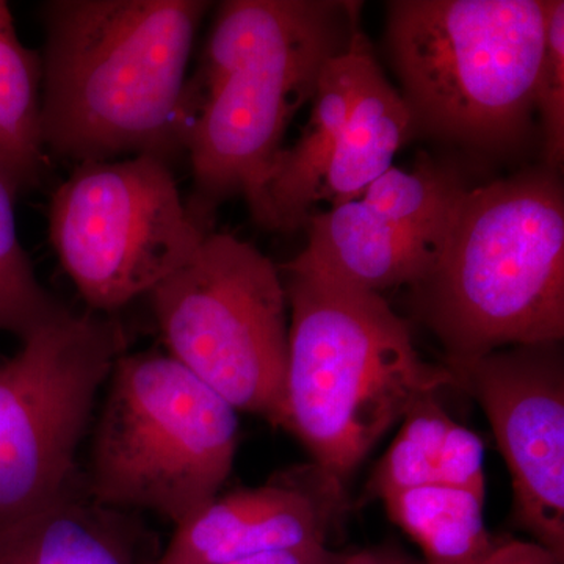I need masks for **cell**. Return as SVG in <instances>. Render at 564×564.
Here are the masks:
<instances>
[{
	"mask_svg": "<svg viewBox=\"0 0 564 564\" xmlns=\"http://www.w3.org/2000/svg\"><path fill=\"white\" fill-rule=\"evenodd\" d=\"M210 2L51 0L41 7V133L47 154L107 162L184 154L187 68Z\"/></svg>",
	"mask_w": 564,
	"mask_h": 564,
	"instance_id": "1",
	"label": "cell"
},
{
	"mask_svg": "<svg viewBox=\"0 0 564 564\" xmlns=\"http://www.w3.org/2000/svg\"><path fill=\"white\" fill-rule=\"evenodd\" d=\"M361 3L228 0L187 80L193 191L187 209L212 231L215 210L242 195L252 218L284 147L285 131L313 99L323 66L358 32Z\"/></svg>",
	"mask_w": 564,
	"mask_h": 564,
	"instance_id": "2",
	"label": "cell"
},
{
	"mask_svg": "<svg viewBox=\"0 0 564 564\" xmlns=\"http://www.w3.org/2000/svg\"><path fill=\"white\" fill-rule=\"evenodd\" d=\"M291 307L280 429L345 480L422 397L455 388L377 292L284 265Z\"/></svg>",
	"mask_w": 564,
	"mask_h": 564,
	"instance_id": "3",
	"label": "cell"
},
{
	"mask_svg": "<svg viewBox=\"0 0 564 564\" xmlns=\"http://www.w3.org/2000/svg\"><path fill=\"white\" fill-rule=\"evenodd\" d=\"M413 289L445 361L513 345L562 344L564 195L552 173L467 187L443 250Z\"/></svg>",
	"mask_w": 564,
	"mask_h": 564,
	"instance_id": "4",
	"label": "cell"
},
{
	"mask_svg": "<svg viewBox=\"0 0 564 564\" xmlns=\"http://www.w3.org/2000/svg\"><path fill=\"white\" fill-rule=\"evenodd\" d=\"M549 0H392L389 55L414 129L485 151L521 143L536 111Z\"/></svg>",
	"mask_w": 564,
	"mask_h": 564,
	"instance_id": "5",
	"label": "cell"
},
{
	"mask_svg": "<svg viewBox=\"0 0 564 564\" xmlns=\"http://www.w3.org/2000/svg\"><path fill=\"white\" fill-rule=\"evenodd\" d=\"M237 414L169 352H124L107 381L85 492L113 510L151 511L180 525L231 475Z\"/></svg>",
	"mask_w": 564,
	"mask_h": 564,
	"instance_id": "6",
	"label": "cell"
},
{
	"mask_svg": "<svg viewBox=\"0 0 564 564\" xmlns=\"http://www.w3.org/2000/svg\"><path fill=\"white\" fill-rule=\"evenodd\" d=\"M148 296L170 356L237 413L280 426L289 304L267 256L231 234L209 232Z\"/></svg>",
	"mask_w": 564,
	"mask_h": 564,
	"instance_id": "7",
	"label": "cell"
},
{
	"mask_svg": "<svg viewBox=\"0 0 564 564\" xmlns=\"http://www.w3.org/2000/svg\"><path fill=\"white\" fill-rule=\"evenodd\" d=\"M0 362V527L76 491L96 399L126 352L110 314L66 311Z\"/></svg>",
	"mask_w": 564,
	"mask_h": 564,
	"instance_id": "8",
	"label": "cell"
},
{
	"mask_svg": "<svg viewBox=\"0 0 564 564\" xmlns=\"http://www.w3.org/2000/svg\"><path fill=\"white\" fill-rule=\"evenodd\" d=\"M209 229L154 155L80 163L52 196L50 239L93 313L113 314L191 261Z\"/></svg>",
	"mask_w": 564,
	"mask_h": 564,
	"instance_id": "9",
	"label": "cell"
},
{
	"mask_svg": "<svg viewBox=\"0 0 564 564\" xmlns=\"http://www.w3.org/2000/svg\"><path fill=\"white\" fill-rule=\"evenodd\" d=\"M480 404L513 485L514 525L564 560V361L560 344L445 361Z\"/></svg>",
	"mask_w": 564,
	"mask_h": 564,
	"instance_id": "10",
	"label": "cell"
},
{
	"mask_svg": "<svg viewBox=\"0 0 564 564\" xmlns=\"http://www.w3.org/2000/svg\"><path fill=\"white\" fill-rule=\"evenodd\" d=\"M343 481L313 462L274 475L258 488L218 494L176 525L148 564H225L267 552L328 545L344 516Z\"/></svg>",
	"mask_w": 564,
	"mask_h": 564,
	"instance_id": "11",
	"label": "cell"
},
{
	"mask_svg": "<svg viewBox=\"0 0 564 564\" xmlns=\"http://www.w3.org/2000/svg\"><path fill=\"white\" fill-rule=\"evenodd\" d=\"M306 229V248L285 265L377 293L422 281L448 232L410 228L361 199L315 212Z\"/></svg>",
	"mask_w": 564,
	"mask_h": 564,
	"instance_id": "12",
	"label": "cell"
},
{
	"mask_svg": "<svg viewBox=\"0 0 564 564\" xmlns=\"http://www.w3.org/2000/svg\"><path fill=\"white\" fill-rule=\"evenodd\" d=\"M369 41L356 32L347 50L323 66L313 109L300 139L284 148L263 188L254 221L270 231L303 228L314 215V196L350 113Z\"/></svg>",
	"mask_w": 564,
	"mask_h": 564,
	"instance_id": "13",
	"label": "cell"
},
{
	"mask_svg": "<svg viewBox=\"0 0 564 564\" xmlns=\"http://www.w3.org/2000/svg\"><path fill=\"white\" fill-rule=\"evenodd\" d=\"M139 524L128 513L66 494L0 527V564H148Z\"/></svg>",
	"mask_w": 564,
	"mask_h": 564,
	"instance_id": "14",
	"label": "cell"
},
{
	"mask_svg": "<svg viewBox=\"0 0 564 564\" xmlns=\"http://www.w3.org/2000/svg\"><path fill=\"white\" fill-rule=\"evenodd\" d=\"M375 466L367 496L384 499L423 486H451L486 497L485 444L448 415L436 393L422 397Z\"/></svg>",
	"mask_w": 564,
	"mask_h": 564,
	"instance_id": "15",
	"label": "cell"
},
{
	"mask_svg": "<svg viewBox=\"0 0 564 564\" xmlns=\"http://www.w3.org/2000/svg\"><path fill=\"white\" fill-rule=\"evenodd\" d=\"M414 131L403 96L384 76L372 46L367 47L351 110L315 192L314 209L321 203L334 207L361 198L392 169L393 158Z\"/></svg>",
	"mask_w": 564,
	"mask_h": 564,
	"instance_id": "16",
	"label": "cell"
},
{
	"mask_svg": "<svg viewBox=\"0 0 564 564\" xmlns=\"http://www.w3.org/2000/svg\"><path fill=\"white\" fill-rule=\"evenodd\" d=\"M47 151L41 133V57L22 44L0 0V173L17 195L43 181Z\"/></svg>",
	"mask_w": 564,
	"mask_h": 564,
	"instance_id": "17",
	"label": "cell"
},
{
	"mask_svg": "<svg viewBox=\"0 0 564 564\" xmlns=\"http://www.w3.org/2000/svg\"><path fill=\"white\" fill-rule=\"evenodd\" d=\"M392 524L421 547L423 564H480L500 538L486 527L485 496L423 486L381 499Z\"/></svg>",
	"mask_w": 564,
	"mask_h": 564,
	"instance_id": "18",
	"label": "cell"
},
{
	"mask_svg": "<svg viewBox=\"0 0 564 564\" xmlns=\"http://www.w3.org/2000/svg\"><path fill=\"white\" fill-rule=\"evenodd\" d=\"M466 188L455 172L422 162L414 170L392 166L358 199L377 214L410 228L445 232Z\"/></svg>",
	"mask_w": 564,
	"mask_h": 564,
	"instance_id": "19",
	"label": "cell"
},
{
	"mask_svg": "<svg viewBox=\"0 0 564 564\" xmlns=\"http://www.w3.org/2000/svg\"><path fill=\"white\" fill-rule=\"evenodd\" d=\"M17 193L0 173V332L20 340L68 311L36 280L18 236Z\"/></svg>",
	"mask_w": 564,
	"mask_h": 564,
	"instance_id": "20",
	"label": "cell"
},
{
	"mask_svg": "<svg viewBox=\"0 0 564 564\" xmlns=\"http://www.w3.org/2000/svg\"><path fill=\"white\" fill-rule=\"evenodd\" d=\"M544 158L554 172L564 158V2L549 0L547 40L536 85Z\"/></svg>",
	"mask_w": 564,
	"mask_h": 564,
	"instance_id": "21",
	"label": "cell"
},
{
	"mask_svg": "<svg viewBox=\"0 0 564 564\" xmlns=\"http://www.w3.org/2000/svg\"><path fill=\"white\" fill-rule=\"evenodd\" d=\"M480 564H564V560L533 541L500 538L491 554Z\"/></svg>",
	"mask_w": 564,
	"mask_h": 564,
	"instance_id": "22",
	"label": "cell"
},
{
	"mask_svg": "<svg viewBox=\"0 0 564 564\" xmlns=\"http://www.w3.org/2000/svg\"><path fill=\"white\" fill-rule=\"evenodd\" d=\"M343 556V552L333 551L329 545H304V547L248 556V558L225 564H337Z\"/></svg>",
	"mask_w": 564,
	"mask_h": 564,
	"instance_id": "23",
	"label": "cell"
},
{
	"mask_svg": "<svg viewBox=\"0 0 564 564\" xmlns=\"http://www.w3.org/2000/svg\"><path fill=\"white\" fill-rule=\"evenodd\" d=\"M337 564H423L422 560L408 554L397 545H377L362 551L344 554Z\"/></svg>",
	"mask_w": 564,
	"mask_h": 564,
	"instance_id": "24",
	"label": "cell"
}]
</instances>
